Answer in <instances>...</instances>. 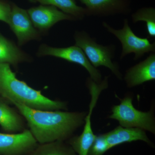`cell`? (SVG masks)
Segmentation results:
<instances>
[{
	"instance_id": "1",
	"label": "cell",
	"mask_w": 155,
	"mask_h": 155,
	"mask_svg": "<svg viewBox=\"0 0 155 155\" xmlns=\"http://www.w3.org/2000/svg\"><path fill=\"white\" fill-rule=\"evenodd\" d=\"M27 122L29 130L39 144L64 141L84 122L85 112L35 110L12 102Z\"/></svg>"
},
{
	"instance_id": "2",
	"label": "cell",
	"mask_w": 155,
	"mask_h": 155,
	"mask_svg": "<svg viewBox=\"0 0 155 155\" xmlns=\"http://www.w3.org/2000/svg\"><path fill=\"white\" fill-rule=\"evenodd\" d=\"M0 97L10 104L15 102L35 110L54 111L67 109L66 103L50 99L42 94L41 91L19 80L8 64H0Z\"/></svg>"
},
{
	"instance_id": "3",
	"label": "cell",
	"mask_w": 155,
	"mask_h": 155,
	"mask_svg": "<svg viewBox=\"0 0 155 155\" xmlns=\"http://www.w3.org/2000/svg\"><path fill=\"white\" fill-rule=\"evenodd\" d=\"M74 38L75 45L83 51L94 67L96 68L101 66L107 67L118 79H122V73L119 66L113 61L116 49L115 45L104 46L100 45L84 31H75Z\"/></svg>"
},
{
	"instance_id": "4",
	"label": "cell",
	"mask_w": 155,
	"mask_h": 155,
	"mask_svg": "<svg viewBox=\"0 0 155 155\" xmlns=\"http://www.w3.org/2000/svg\"><path fill=\"white\" fill-rule=\"evenodd\" d=\"M109 118L116 119L121 126L136 127L155 133V122L152 111L142 112L136 109L132 104V98L125 97L118 105L112 108Z\"/></svg>"
},
{
	"instance_id": "5",
	"label": "cell",
	"mask_w": 155,
	"mask_h": 155,
	"mask_svg": "<svg viewBox=\"0 0 155 155\" xmlns=\"http://www.w3.org/2000/svg\"><path fill=\"white\" fill-rule=\"evenodd\" d=\"M87 86L91 95V101L88 114L84 118V128L81 135L69 138L68 142L78 155H88L89 151L97 135H94L92 129L91 115L100 94L104 90L108 87V77L106 76L99 84L96 83L91 78H89L87 79Z\"/></svg>"
},
{
	"instance_id": "6",
	"label": "cell",
	"mask_w": 155,
	"mask_h": 155,
	"mask_svg": "<svg viewBox=\"0 0 155 155\" xmlns=\"http://www.w3.org/2000/svg\"><path fill=\"white\" fill-rule=\"evenodd\" d=\"M103 25L108 32L118 39L122 46L120 59H123L128 54H134V60L142 58L145 54L155 52V43H151L148 38L140 37L136 35L128 24L127 19L124 21L122 29H115L107 22H103Z\"/></svg>"
},
{
	"instance_id": "7",
	"label": "cell",
	"mask_w": 155,
	"mask_h": 155,
	"mask_svg": "<svg viewBox=\"0 0 155 155\" xmlns=\"http://www.w3.org/2000/svg\"><path fill=\"white\" fill-rule=\"evenodd\" d=\"M37 55L39 57L53 56L79 64L86 69L90 78L94 82L99 84L102 81V75L99 70L92 65L83 51L75 45L67 48H54L42 44L39 48Z\"/></svg>"
},
{
	"instance_id": "8",
	"label": "cell",
	"mask_w": 155,
	"mask_h": 155,
	"mask_svg": "<svg viewBox=\"0 0 155 155\" xmlns=\"http://www.w3.org/2000/svg\"><path fill=\"white\" fill-rule=\"evenodd\" d=\"M8 25L17 37L18 45L21 46L31 40H39L41 34L34 26L27 10L11 3V11Z\"/></svg>"
},
{
	"instance_id": "9",
	"label": "cell",
	"mask_w": 155,
	"mask_h": 155,
	"mask_svg": "<svg viewBox=\"0 0 155 155\" xmlns=\"http://www.w3.org/2000/svg\"><path fill=\"white\" fill-rule=\"evenodd\" d=\"M38 144L27 128L18 133L0 132V155H27Z\"/></svg>"
},
{
	"instance_id": "10",
	"label": "cell",
	"mask_w": 155,
	"mask_h": 155,
	"mask_svg": "<svg viewBox=\"0 0 155 155\" xmlns=\"http://www.w3.org/2000/svg\"><path fill=\"white\" fill-rule=\"evenodd\" d=\"M27 11L34 26L41 34L46 33L53 25L60 21L76 20L72 16L53 6L41 5Z\"/></svg>"
},
{
	"instance_id": "11",
	"label": "cell",
	"mask_w": 155,
	"mask_h": 155,
	"mask_svg": "<svg viewBox=\"0 0 155 155\" xmlns=\"http://www.w3.org/2000/svg\"><path fill=\"white\" fill-rule=\"evenodd\" d=\"M85 6L86 16L107 17L126 15L130 11V0H78Z\"/></svg>"
},
{
	"instance_id": "12",
	"label": "cell",
	"mask_w": 155,
	"mask_h": 155,
	"mask_svg": "<svg viewBox=\"0 0 155 155\" xmlns=\"http://www.w3.org/2000/svg\"><path fill=\"white\" fill-rule=\"evenodd\" d=\"M155 53H150L143 61L127 69L124 80L127 87H132L155 80Z\"/></svg>"
},
{
	"instance_id": "13",
	"label": "cell",
	"mask_w": 155,
	"mask_h": 155,
	"mask_svg": "<svg viewBox=\"0 0 155 155\" xmlns=\"http://www.w3.org/2000/svg\"><path fill=\"white\" fill-rule=\"evenodd\" d=\"M104 134L110 150L122 143L137 140H142L150 145L152 143L145 131L140 128L119 126Z\"/></svg>"
},
{
	"instance_id": "14",
	"label": "cell",
	"mask_w": 155,
	"mask_h": 155,
	"mask_svg": "<svg viewBox=\"0 0 155 155\" xmlns=\"http://www.w3.org/2000/svg\"><path fill=\"white\" fill-rule=\"evenodd\" d=\"M25 119L20 113L9 106L0 97V126L6 133L22 132L25 128Z\"/></svg>"
},
{
	"instance_id": "15",
	"label": "cell",
	"mask_w": 155,
	"mask_h": 155,
	"mask_svg": "<svg viewBox=\"0 0 155 155\" xmlns=\"http://www.w3.org/2000/svg\"><path fill=\"white\" fill-rule=\"evenodd\" d=\"M31 61L28 54L0 32V64H8L17 67L20 63Z\"/></svg>"
},
{
	"instance_id": "16",
	"label": "cell",
	"mask_w": 155,
	"mask_h": 155,
	"mask_svg": "<svg viewBox=\"0 0 155 155\" xmlns=\"http://www.w3.org/2000/svg\"><path fill=\"white\" fill-rule=\"evenodd\" d=\"M31 3L54 6L76 20H82L86 16L85 8L77 5L75 0H28Z\"/></svg>"
},
{
	"instance_id": "17",
	"label": "cell",
	"mask_w": 155,
	"mask_h": 155,
	"mask_svg": "<svg viewBox=\"0 0 155 155\" xmlns=\"http://www.w3.org/2000/svg\"><path fill=\"white\" fill-rule=\"evenodd\" d=\"M27 155H76L69 144L63 141H56L39 144Z\"/></svg>"
},
{
	"instance_id": "18",
	"label": "cell",
	"mask_w": 155,
	"mask_h": 155,
	"mask_svg": "<svg viewBox=\"0 0 155 155\" xmlns=\"http://www.w3.org/2000/svg\"><path fill=\"white\" fill-rule=\"evenodd\" d=\"M134 23L143 21L146 23L147 30L150 37H155V9L153 7H145L137 10L131 15Z\"/></svg>"
},
{
	"instance_id": "19",
	"label": "cell",
	"mask_w": 155,
	"mask_h": 155,
	"mask_svg": "<svg viewBox=\"0 0 155 155\" xmlns=\"http://www.w3.org/2000/svg\"><path fill=\"white\" fill-rule=\"evenodd\" d=\"M109 150L104 134H100L96 136V137L89 151L88 155H104Z\"/></svg>"
},
{
	"instance_id": "20",
	"label": "cell",
	"mask_w": 155,
	"mask_h": 155,
	"mask_svg": "<svg viewBox=\"0 0 155 155\" xmlns=\"http://www.w3.org/2000/svg\"><path fill=\"white\" fill-rule=\"evenodd\" d=\"M11 11V3L5 0H0V21L8 24Z\"/></svg>"
}]
</instances>
